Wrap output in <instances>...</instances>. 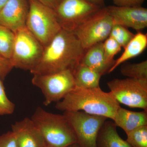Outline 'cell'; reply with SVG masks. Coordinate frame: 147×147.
Segmentation results:
<instances>
[{
	"label": "cell",
	"instance_id": "15",
	"mask_svg": "<svg viewBox=\"0 0 147 147\" xmlns=\"http://www.w3.org/2000/svg\"><path fill=\"white\" fill-rule=\"evenodd\" d=\"M80 63L93 69L101 76L108 72L111 67L105 61L103 42L95 44L86 50Z\"/></svg>",
	"mask_w": 147,
	"mask_h": 147
},
{
	"label": "cell",
	"instance_id": "17",
	"mask_svg": "<svg viewBox=\"0 0 147 147\" xmlns=\"http://www.w3.org/2000/svg\"><path fill=\"white\" fill-rule=\"evenodd\" d=\"M147 46V34L139 32L134 35L133 38L124 48L123 53L117 60L115 61L114 65L108 73L113 72L119 66L128 60L139 56L144 51Z\"/></svg>",
	"mask_w": 147,
	"mask_h": 147
},
{
	"label": "cell",
	"instance_id": "9",
	"mask_svg": "<svg viewBox=\"0 0 147 147\" xmlns=\"http://www.w3.org/2000/svg\"><path fill=\"white\" fill-rule=\"evenodd\" d=\"M63 112L71 124L79 147H97L98 134L108 118L83 111Z\"/></svg>",
	"mask_w": 147,
	"mask_h": 147
},
{
	"label": "cell",
	"instance_id": "19",
	"mask_svg": "<svg viewBox=\"0 0 147 147\" xmlns=\"http://www.w3.org/2000/svg\"><path fill=\"white\" fill-rule=\"evenodd\" d=\"M15 41L12 31L0 25V56L10 60Z\"/></svg>",
	"mask_w": 147,
	"mask_h": 147
},
{
	"label": "cell",
	"instance_id": "32",
	"mask_svg": "<svg viewBox=\"0 0 147 147\" xmlns=\"http://www.w3.org/2000/svg\"><path fill=\"white\" fill-rule=\"evenodd\" d=\"M45 147H51L50 146H45Z\"/></svg>",
	"mask_w": 147,
	"mask_h": 147
},
{
	"label": "cell",
	"instance_id": "24",
	"mask_svg": "<svg viewBox=\"0 0 147 147\" xmlns=\"http://www.w3.org/2000/svg\"><path fill=\"white\" fill-rule=\"evenodd\" d=\"M15 109V104L7 97L3 80L0 77V116L11 115Z\"/></svg>",
	"mask_w": 147,
	"mask_h": 147
},
{
	"label": "cell",
	"instance_id": "22",
	"mask_svg": "<svg viewBox=\"0 0 147 147\" xmlns=\"http://www.w3.org/2000/svg\"><path fill=\"white\" fill-rule=\"evenodd\" d=\"M126 134V141L131 147H147V125L138 127Z\"/></svg>",
	"mask_w": 147,
	"mask_h": 147
},
{
	"label": "cell",
	"instance_id": "5",
	"mask_svg": "<svg viewBox=\"0 0 147 147\" xmlns=\"http://www.w3.org/2000/svg\"><path fill=\"white\" fill-rule=\"evenodd\" d=\"M14 33L15 41L10 61L13 67L30 71L39 62L44 47L26 26Z\"/></svg>",
	"mask_w": 147,
	"mask_h": 147
},
{
	"label": "cell",
	"instance_id": "14",
	"mask_svg": "<svg viewBox=\"0 0 147 147\" xmlns=\"http://www.w3.org/2000/svg\"><path fill=\"white\" fill-rule=\"evenodd\" d=\"M113 121L116 126L127 134L135 129L147 125V111L134 112L120 107Z\"/></svg>",
	"mask_w": 147,
	"mask_h": 147
},
{
	"label": "cell",
	"instance_id": "6",
	"mask_svg": "<svg viewBox=\"0 0 147 147\" xmlns=\"http://www.w3.org/2000/svg\"><path fill=\"white\" fill-rule=\"evenodd\" d=\"M32 83L41 91L46 106L60 101L76 87L71 69L52 74H34Z\"/></svg>",
	"mask_w": 147,
	"mask_h": 147
},
{
	"label": "cell",
	"instance_id": "10",
	"mask_svg": "<svg viewBox=\"0 0 147 147\" xmlns=\"http://www.w3.org/2000/svg\"><path fill=\"white\" fill-rule=\"evenodd\" d=\"M101 8L86 0H62L55 11L62 29L73 32Z\"/></svg>",
	"mask_w": 147,
	"mask_h": 147
},
{
	"label": "cell",
	"instance_id": "28",
	"mask_svg": "<svg viewBox=\"0 0 147 147\" xmlns=\"http://www.w3.org/2000/svg\"><path fill=\"white\" fill-rule=\"evenodd\" d=\"M43 4L55 10L62 0H38Z\"/></svg>",
	"mask_w": 147,
	"mask_h": 147
},
{
	"label": "cell",
	"instance_id": "7",
	"mask_svg": "<svg viewBox=\"0 0 147 147\" xmlns=\"http://www.w3.org/2000/svg\"><path fill=\"white\" fill-rule=\"evenodd\" d=\"M114 24L106 7L86 19L73 32L85 50L109 37Z\"/></svg>",
	"mask_w": 147,
	"mask_h": 147
},
{
	"label": "cell",
	"instance_id": "23",
	"mask_svg": "<svg viewBox=\"0 0 147 147\" xmlns=\"http://www.w3.org/2000/svg\"><path fill=\"white\" fill-rule=\"evenodd\" d=\"M103 43L105 61L111 68L115 63V56L120 52L122 47L115 40L110 37L105 40Z\"/></svg>",
	"mask_w": 147,
	"mask_h": 147
},
{
	"label": "cell",
	"instance_id": "20",
	"mask_svg": "<svg viewBox=\"0 0 147 147\" xmlns=\"http://www.w3.org/2000/svg\"><path fill=\"white\" fill-rule=\"evenodd\" d=\"M122 64L121 72L123 76L132 79L147 80V60L139 63Z\"/></svg>",
	"mask_w": 147,
	"mask_h": 147
},
{
	"label": "cell",
	"instance_id": "4",
	"mask_svg": "<svg viewBox=\"0 0 147 147\" xmlns=\"http://www.w3.org/2000/svg\"><path fill=\"white\" fill-rule=\"evenodd\" d=\"M26 26L43 47L62 30L55 10L38 0H28Z\"/></svg>",
	"mask_w": 147,
	"mask_h": 147
},
{
	"label": "cell",
	"instance_id": "18",
	"mask_svg": "<svg viewBox=\"0 0 147 147\" xmlns=\"http://www.w3.org/2000/svg\"><path fill=\"white\" fill-rule=\"evenodd\" d=\"M72 72L76 87L84 88L100 87L101 75L91 68L80 63Z\"/></svg>",
	"mask_w": 147,
	"mask_h": 147
},
{
	"label": "cell",
	"instance_id": "27",
	"mask_svg": "<svg viewBox=\"0 0 147 147\" xmlns=\"http://www.w3.org/2000/svg\"><path fill=\"white\" fill-rule=\"evenodd\" d=\"M116 6L134 7L142 6L145 0H113Z\"/></svg>",
	"mask_w": 147,
	"mask_h": 147
},
{
	"label": "cell",
	"instance_id": "30",
	"mask_svg": "<svg viewBox=\"0 0 147 147\" xmlns=\"http://www.w3.org/2000/svg\"><path fill=\"white\" fill-rule=\"evenodd\" d=\"M8 1V0H0V10Z\"/></svg>",
	"mask_w": 147,
	"mask_h": 147
},
{
	"label": "cell",
	"instance_id": "26",
	"mask_svg": "<svg viewBox=\"0 0 147 147\" xmlns=\"http://www.w3.org/2000/svg\"><path fill=\"white\" fill-rule=\"evenodd\" d=\"M13 68L10 60L0 56V77L3 81Z\"/></svg>",
	"mask_w": 147,
	"mask_h": 147
},
{
	"label": "cell",
	"instance_id": "1",
	"mask_svg": "<svg viewBox=\"0 0 147 147\" xmlns=\"http://www.w3.org/2000/svg\"><path fill=\"white\" fill-rule=\"evenodd\" d=\"M86 51L73 32L62 29L44 47L39 62L30 72L44 75L73 70Z\"/></svg>",
	"mask_w": 147,
	"mask_h": 147
},
{
	"label": "cell",
	"instance_id": "11",
	"mask_svg": "<svg viewBox=\"0 0 147 147\" xmlns=\"http://www.w3.org/2000/svg\"><path fill=\"white\" fill-rule=\"evenodd\" d=\"M113 18V24L131 28L139 32L147 26V9L142 6L121 7L109 6L106 7Z\"/></svg>",
	"mask_w": 147,
	"mask_h": 147
},
{
	"label": "cell",
	"instance_id": "8",
	"mask_svg": "<svg viewBox=\"0 0 147 147\" xmlns=\"http://www.w3.org/2000/svg\"><path fill=\"white\" fill-rule=\"evenodd\" d=\"M107 84L119 103L147 111V80L115 79Z\"/></svg>",
	"mask_w": 147,
	"mask_h": 147
},
{
	"label": "cell",
	"instance_id": "16",
	"mask_svg": "<svg viewBox=\"0 0 147 147\" xmlns=\"http://www.w3.org/2000/svg\"><path fill=\"white\" fill-rule=\"evenodd\" d=\"M117 127L113 121H105L98 134L97 147H132L120 137Z\"/></svg>",
	"mask_w": 147,
	"mask_h": 147
},
{
	"label": "cell",
	"instance_id": "25",
	"mask_svg": "<svg viewBox=\"0 0 147 147\" xmlns=\"http://www.w3.org/2000/svg\"><path fill=\"white\" fill-rule=\"evenodd\" d=\"M0 147H17L12 131H8L0 135Z\"/></svg>",
	"mask_w": 147,
	"mask_h": 147
},
{
	"label": "cell",
	"instance_id": "12",
	"mask_svg": "<svg viewBox=\"0 0 147 147\" xmlns=\"http://www.w3.org/2000/svg\"><path fill=\"white\" fill-rule=\"evenodd\" d=\"M28 0H8L0 10V25L13 32L26 26Z\"/></svg>",
	"mask_w": 147,
	"mask_h": 147
},
{
	"label": "cell",
	"instance_id": "3",
	"mask_svg": "<svg viewBox=\"0 0 147 147\" xmlns=\"http://www.w3.org/2000/svg\"><path fill=\"white\" fill-rule=\"evenodd\" d=\"M31 119L40 131L47 146L67 147L77 143L71 124L63 114H54L38 107Z\"/></svg>",
	"mask_w": 147,
	"mask_h": 147
},
{
	"label": "cell",
	"instance_id": "2",
	"mask_svg": "<svg viewBox=\"0 0 147 147\" xmlns=\"http://www.w3.org/2000/svg\"><path fill=\"white\" fill-rule=\"evenodd\" d=\"M120 107L111 92L103 91L100 87L84 88L76 86L55 106L63 112L83 111L113 120Z\"/></svg>",
	"mask_w": 147,
	"mask_h": 147
},
{
	"label": "cell",
	"instance_id": "21",
	"mask_svg": "<svg viewBox=\"0 0 147 147\" xmlns=\"http://www.w3.org/2000/svg\"><path fill=\"white\" fill-rule=\"evenodd\" d=\"M134 36V34L129 30L127 28L121 25L114 24L109 37L115 40L121 47L124 48Z\"/></svg>",
	"mask_w": 147,
	"mask_h": 147
},
{
	"label": "cell",
	"instance_id": "31",
	"mask_svg": "<svg viewBox=\"0 0 147 147\" xmlns=\"http://www.w3.org/2000/svg\"><path fill=\"white\" fill-rule=\"evenodd\" d=\"M67 147H79V146L77 143H75V144L70 145V146H68Z\"/></svg>",
	"mask_w": 147,
	"mask_h": 147
},
{
	"label": "cell",
	"instance_id": "13",
	"mask_svg": "<svg viewBox=\"0 0 147 147\" xmlns=\"http://www.w3.org/2000/svg\"><path fill=\"white\" fill-rule=\"evenodd\" d=\"M17 147H45V140L31 119L26 117L11 125Z\"/></svg>",
	"mask_w": 147,
	"mask_h": 147
},
{
	"label": "cell",
	"instance_id": "29",
	"mask_svg": "<svg viewBox=\"0 0 147 147\" xmlns=\"http://www.w3.org/2000/svg\"><path fill=\"white\" fill-rule=\"evenodd\" d=\"M88 1L99 6L101 7H105V0H86Z\"/></svg>",
	"mask_w": 147,
	"mask_h": 147
}]
</instances>
